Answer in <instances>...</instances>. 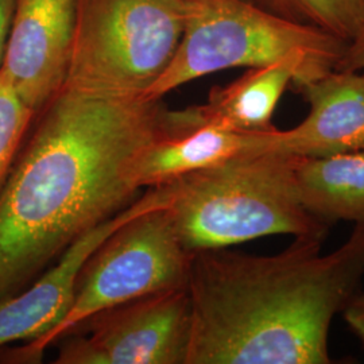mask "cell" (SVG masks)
I'll return each instance as SVG.
<instances>
[{"label": "cell", "mask_w": 364, "mask_h": 364, "mask_svg": "<svg viewBox=\"0 0 364 364\" xmlns=\"http://www.w3.org/2000/svg\"><path fill=\"white\" fill-rule=\"evenodd\" d=\"M0 191V299L19 294L141 193L131 165L200 126L195 105L64 87L34 117Z\"/></svg>", "instance_id": "obj_1"}, {"label": "cell", "mask_w": 364, "mask_h": 364, "mask_svg": "<svg viewBox=\"0 0 364 364\" xmlns=\"http://www.w3.org/2000/svg\"><path fill=\"white\" fill-rule=\"evenodd\" d=\"M294 237L275 255L228 247L192 255L186 364H329V331L360 290L364 225L332 252Z\"/></svg>", "instance_id": "obj_2"}, {"label": "cell", "mask_w": 364, "mask_h": 364, "mask_svg": "<svg viewBox=\"0 0 364 364\" xmlns=\"http://www.w3.org/2000/svg\"><path fill=\"white\" fill-rule=\"evenodd\" d=\"M297 156L250 149L176 182L170 215L189 252L231 247L270 235L326 239L329 224L299 203Z\"/></svg>", "instance_id": "obj_3"}, {"label": "cell", "mask_w": 364, "mask_h": 364, "mask_svg": "<svg viewBox=\"0 0 364 364\" xmlns=\"http://www.w3.org/2000/svg\"><path fill=\"white\" fill-rule=\"evenodd\" d=\"M182 4L180 45L146 99H162L196 78L231 68L289 61L301 72L296 85L343 68L348 42L247 0H182Z\"/></svg>", "instance_id": "obj_4"}, {"label": "cell", "mask_w": 364, "mask_h": 364, "mask_svg": "<svg viewBox=\"0 0 364 364\" xmlns=\"http://www.w3.org/2000/svg\"><path fill=\"white\" fill-rule=\"evenodd\" d=\"M182 30V0H76L64 87L144 96L170 65Z\"/></svg>", "instance_id": "obj_5"}, {"label": "cell", "mask_w": 364, "mask_h": 364, "mask_svg": "<svg viewBox=\"0 0 364 364\" xmlns=\"http://www.w3.org/2000/svg\"><path fill=\"white\" fill-rule=\"evenodd\" d=\"M192 255L176 231L169 205L126 221L84 263L65 317L43 336L28 341L15 359L41 362L49 346L93 314L154 293L186 289Z\"/></svg>", "instance_id": "obj_6"}, {"label": "cell", "mask_w": 364, "mask_h": 364, "mask_svg": "<svg viewBox=\"0 0 364 364\" xmlns=\"http://www.w3.org/2000/svg\"><path fill=\"white\" fill-rule=\"evenodd\" d=\"M78 328L87 335L63 338L54 363L186 364L192 329L188 290L132 299L93 314Z\"/></svg>", "instance_id": "obj_7"}, {"label": "cell", "mask_w": 364, "mask_h": 364, "mask_svg": "<svg viewBox=\"0 0 364 364\" xmlns=\"http://www.w3.org/2000/svg\"><path fill=\"white\" fill-rule=\"evenodd\" d=\"M176 196V182L149 188L130 207L81 236L53 266L19 294L0 299V347L33 341L57 326L69 311L84 263L120 225L149 209L168 207Z\"/></svg>", "instance_id": "obj_8"}, {"label": "cell", "mask_w": 364, "mask_h": 364, "mask_svg": "<svg viewBox=\"0 0 364 364\" xmlns=\"http://www.w3.org/2000/svg\"><path fill=\"white\" fill-rule=\"evenodd\" d=\"M76 0H16L1 70L36 114L65 85Z\"/></svg>", "instance_id": "obj_9"}, {"label": "cell", "mask_w": 364, "mask_h": 364, "mask_svg": "<svg viewBox=\"0 0 364 364\" xmlns=\"http://www.w3.org/2000/svg\"><path fill=\"white\" fill-rule=\"evenodd\" d=\"M293 90L308 117L290 130L267 131L258 149L301 158L364 150V72L335 69Z\"/></svg>", "instance_id": "obj_10"}, {"label": "cell", "mask_w": 364, "mask_h": 364, "mask_svg": "<svg viewBox=\"0 0 364 364\" xmlns=\"http://www.w3.org/2000/svg\"><path fill=\"white\" fill-rule=\"evenodd\" d=\"M264 132H239L201 124L147 146L134 159L131 178L141 189L174 181L258 147Z\"/></svg>", "instance_id": "obj_11"}, {"label": "cell", "mask_w": 364, "mask_h": 364, "mask_svg": "<svg viewBox=\"0 0 364 364\" xmlns=\"http://www.w3.org/2000/svg\"><path fill=\"white\" fill-rule=\"evenodd\" d=\"M299 81V66L289 61L248 68L228 85L212 88L196 109L201 124L239 132L273 130L274 111L284 92Z\"/></svg>", "instance_id": "obj_12"}, {"label": "cell", "mask_w": 364, "mask_h": 364, "mask_svg": "<svg viewBox=\"0 0 364 364\" xmlns=\"http://www.w3.org/2000/svg\"><path fill=\"white\" fill-rule=\"evenodd\" d=\"M293 176L299 203L314 218L364 225V150L297 156Z\"/></svg>", "instance_id": "obj_13"}, {"label": "cell", "mask_w": 364, "mask_h": 364, "mask_svg": "<svg viewBox=\"0 0 364 364\" xmlns=\"http://www.w3.org/2000/svg\"><path fill=\"white\" fill-rule=\"evenodd\" d=\"M267 10L350 42L364 27V0H260Z\"/></svg>", "instance_id": "obj_14"}, {"label": "cell", "mask_w": 364, "mask_h": 364, "mask_svg": "<svg viewBox=\"0 0 364 364\" xmlns=\"http://www.w3.org/2000/svg\"><path fill=\"white\" fill-rule=\"evenodd\" d=\"M36 115L0 70V191Z\"/></svg>", "instance_id": "obj_15"}, {"label": "cell", "mask_w": 364, "mask_h": 364, "mask_svg": "<svg viewBox=\"0 0 364 364\" xmlns=\"http://www.w3.org/2000/svg\"><path fill=\"white\" fill-rule=\"evenodd\" d=\"M346 323L351 328L352 332L363 343L364 346V290H359L356 296L347 305L344 312Z\"/></svg>", "instance_id": "obj_16"}, {"label": "cell", "mask_w": 364, "mask_h": 364, "mask_svg": "<svg viewBox=\"0 0 364 364\" xmlns=\"http://www.w3.org/2000/svg\"><path fill=\"white\" fill-rule=\"evenodd\" d=\"M16 0H0V70L3 68L9 39L11 34Z\"/></svg>", "instance_id": "obj_17"}, {"label": "cell", "mask_w": 364, "mask_h": 364, "mask_svg": "<svg viewBox=\"0 0 364 364\" xmlns=\"http://www.w3.org/2000/svg\"><path fill=\"white\" fill-rule=\"evenodd\" d=\"M343 68L364 72V27L355 38L347 43Z\"/></svg>", "instance_id": "obj_18"}]
</instances>
